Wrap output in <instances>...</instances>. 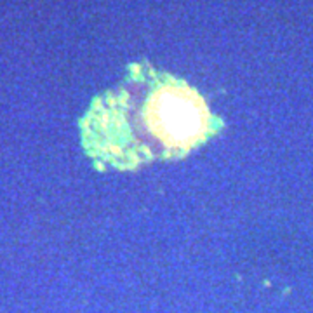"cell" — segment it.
I'll list each match as a JSON object with an SVG mask.
<instances>
[{
    "label": "cell",
    "mask_w": 313,
    "mask_h": 313,
    "mask_svg": "<svg viewBox=\"0 0 313 313\" xmlns=\"http://www.w3.org/2000/svg\"><path fill=\"white\" fill-rule=\"evenodd\" d=\"M214 129L204 98L165 75L98 98L82 120V139L101 165L134 169L155 158L186 155Z\"/></svg>",
    "instance_id": "6da1fadb"
}]
</instances>
